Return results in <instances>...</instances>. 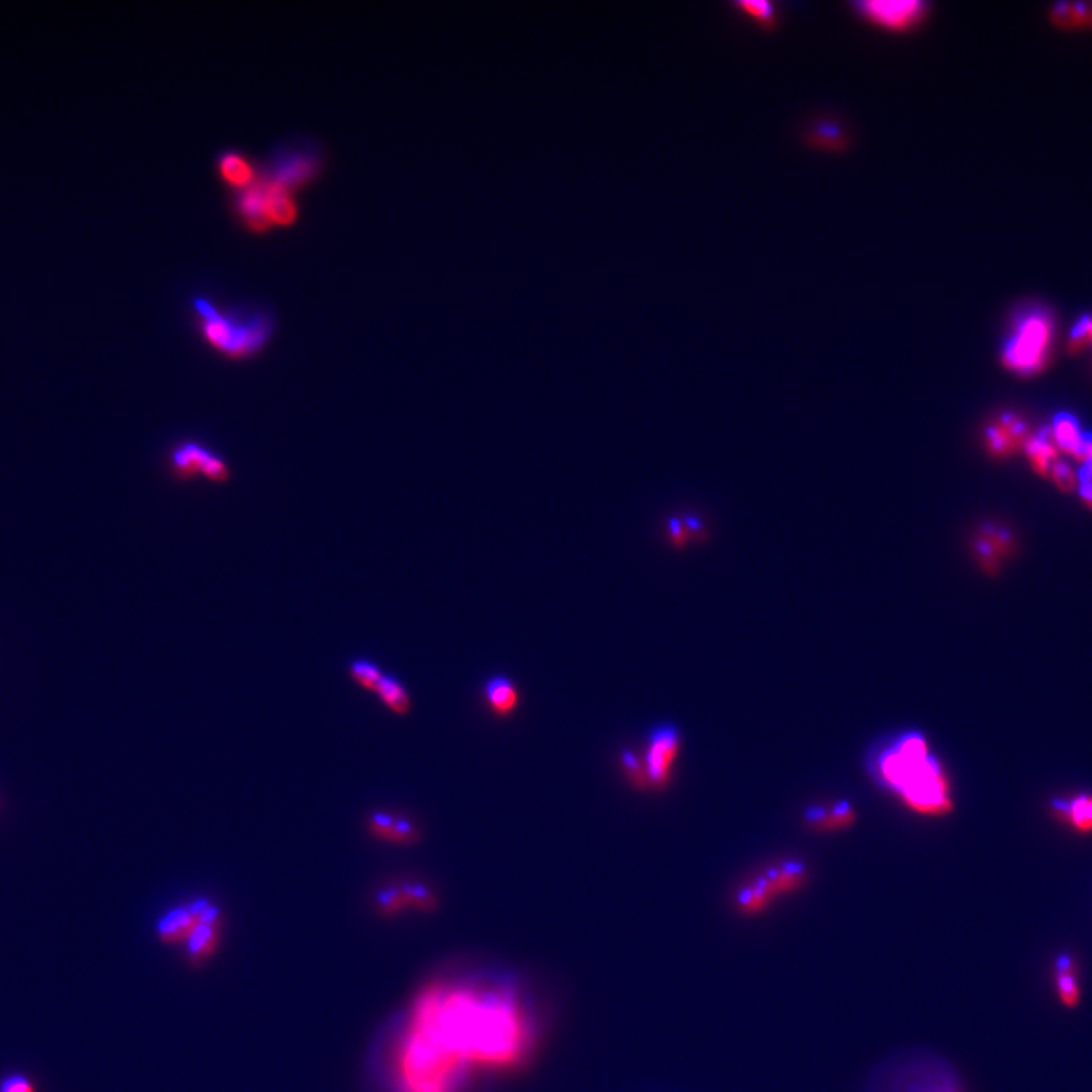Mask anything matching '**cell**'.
<instances>
[{"label": "cell", "instance_id": "obj_20", "mask_svg": "<svg viewBox=\"0 0 1092 1092\" xmlns=\"http://www.w3.org/2000/svg\"><path fill=\"white\" fill-rule=\"evenodd\" d=\"M483 692H485L486 704L498 718L511 717L519 708V689L510 677L502 676V674L491 677L485 683Z\"/></svg>", "mask_w": 1092, "mask_h": 1092}, {"label": "cell", "instance_id": "obj_31", "mask_svg": "<svg viewBox=\"0 0 1092 1092\" xmlns=\"http://www.w3.org/2000/svg\"><path fill=\"white\" fill-rule=\"evenodd\" d=\"M739 6L746 14L753 15L759 20L768 21L774 14L773 5L768 2H743Z\"/></svg>", "mask_w": 1092, "mask_h": 1092}, {"label": "cell", "instance_id": "obj_13", "mask_svg": "<svg viewBox=\"0 0 1092 1092\" xmlns=\"http://www.w3.org/2000/svg\"><path fill=\"white\" fill-rule=\"evenodd\" d=\"M858 8L872 24L894 31L909 30L925 14V3L921 2H865Z\"/></svg>", "mask_w": 1092, "mask_h": 1092}, {"label": "cell", "instance_id": "obj_4", "mask_svg": "<svg viewBox=\"0 0 1092 1092\" xmlns=\"http://www.w3.org/2000/svg\"><path fill=\"white\" fill-rule=\"evenodd\" d=\"M325 165V153L315 141H293L273 149L260 166V180L275 190L298 194L319 180Z\"/></svg>", "mask_w": 1092, "mask_h": 1092}, {"label": "cell", "instance_id": "obj_6", "mask_svg": "<svg viewBox=\"0 0 1092 1092\" xmlns=\"http://www.w3.org/2000/svg\"><path fill=\"white\" fill-rule=\"evenodd\" d=\"M808 878L809 869L805 862L797 859L777 862L739 888L734 903L743 915H756L770 908L775 900L802 890Z\"/></svg>", "mask_w": 1092, "mask_h": 1092}, {"label": "cell", "instance_id": "obj_19", "mask_svg": "<svg viewBox=\"0 0 1092 1092\" xmlns=\"http://www.w3.org/2000/svg\"><path fill=\"white\" fill-rule=\"evenodd\" d=\"M915 1081L900 1079V1092H962L959 1081L947 1066H927L912 1073Z\"/></svg>", "mask_w": 1092, "mask_h": 1092}, {"label": "cell", "instance_id": "obj_28", "mask_svg": "<svg viewBox=\"0 0 1092 1092\" xmlns=\"http://www.w3.org/2000/svg\"><path fill=\"white\" fill-rule=\"evenodd\" d=\"M621 768L629 783L640 792L649 790L648 778H646L645 765L642 755L632 748H624L620 753Z\"/></svg>", "mask_w": 1092, "mask_h": 1092}, {"label": "cell", "instance_id": "obj_7", "mask_svg": "<svg viewBox=\"0 0 1092 1092\" xmlns=\"http://www.w3.org/2000/svg\"><path fill=\"white\" fill-rule=\"evenodd\" d=\"M682 746V730L676 724L664 723L651 728L642 753L649 790L662 792L670 786Z\"/></svg>", "mask_w": 1092, "mask_h": 1092}, {"label": "cell", "instance_id": "obj_12", "mask_svg": "<svg viewBox=\"0 0 1092 1092\" xmlns=\"http://www.w3.org/2000/svg\"><path fill=\"white\" fill-rule=\"evenodd\" d=\"M1013 549L1015 541L1012 533L996 524H985L972 541V551L985 573L996 574L1001 561L1010 557Z\"/></svg>", "mask_w": 1092, "mask_h": 1092}, {"label": "cell", "instance_id": "obj_3", "mask_svg": "<svg viewBox=\"0 0 1092 1092\" xmlns=\"http://www.w3.org/2000/svg\"><path fill=\"white\" fill-rule=\"evenodd\" d=\"M1054 332V318L1047 309L1032 306L1021 310L1001 348V366L1021 378L1041 375L1050 364Z\"/></svg>", "mask_w": 1092, "mask_h": 1092}, {"label": "cell", "instance_id": "obj_9", "mask_svg": "<svg viewBox=\"0 0 1092 1092\" xmlns=\"http://www.w3.org/2000/svg\"><path fill=\"white\" fill-rule=\"evenodd\" d=\"M369 839L384 846L410 849L422 840V830L413 819L392 811H373L363 821Z\"/></svg>", "mask_w": 1092, "mask_h": 1092}, {"label": "cell", "instance_id": "obj_10", "mask_svg": "<svg viewBox=\"0 0 1092 1092\" xmlns=\"http://www.w3.org/2000/svg\"><path fill=\"white\" fill-rule=\"evenodd\" d=\"M212 908L213 903L209 900L197 899L187 905L169 910L156 924L160 940L166 944L187 943L191 935L206 921Z\"/></svg>", "mask_w": 1092, "mask_h": 1092}, {"label": "cell", "instance_id": "obj_1", "mask_svg": "<svg viewBox=\"0 0 1092 1092\" xmlns=\"http://www.w3.org/2000/svg\"><path fill=\"white\" fill-rule=\"evenodd\" d=\"M869 771L912 814L941 818L955 811L946 765L921 731H903L875 749Z\"/></svg>", "mask_w": 1092, "mask_h": 1092}, {"label": "cell", "instance_id": "obj_25", "mask_svg": "<svg viewBox=\"0 0 1092 1092\" xmlns=\"http://www.w3.org/2000/svg\"><path fill=\"white\" fill-rule=\"evenodd\" d=\"M379 701L397 717H407L413 708V701L407 687L394 676L385 674L375 693Z\"/></svg>", "mask_w": 1092, "mask_h": 1092}, {"label": "cell", "instance_id": "obj_33", "mask_svg": "<svg viewBox=\"0 0 1092 1092\" xmlns=\"http://www.w3.org/2000/svg\"><path fill=\"white\" fill-rule=\"evenodd\" d=\"M0 1092H36L33 1085L27 1078H20V1076H12V1078L5 1079L0 1085Z\"/></svg>", "mask_w": 1092, "mask_h": 1092}, {"label": "cell", "instance_id": "obj_8", "mask_svg": "<svg viewBox=\"0 0 1092 1092\" xmlns=\"http://www.w3.org/2000/svg\"><path fill=\"white\" fill-rule=\"evenodd\" d=\"M1032 428L1021 414L1004 411L997 414L984 431V447L996 460H1006L1022 453L1026 442L1031 438Z\"/></svg>", "mask_w": 1092, "mask_h": 1092}, {"label": "cell", "instance_id": "obj_17", "mask_svg": "<svg viewBox=\"0 0 1092 1092\" xmlns=\"http://www.w3.org/2000/svg\"><path fill=\"white\" fill-rule=\"evenodd\" d=\"M222 925H224L222 910L219 909V906L213 905L206 921L199 925V928L191 935L190 940L185 943L190 959H207L218 950L219 943H221Z\"/></svg>", "mask_w": 1092, "mask_h": 1092}, {"label": "cell", "instance_id": "obj_14", "mask_svg": "<svg viewBox=\"0 0 1092 1092\" xmlns=\"http://www.w3.org/2000/svg\"><path fill=\"white\" fill-rule=\"evenodd\" d=\"M216 172L219 180L224 182L231 193L246 190L256 184L260 177V166L247 156L243 150L228 147L221 150L216 158Z\"/></svg>", "mask_w": 1092, "mask_h": 1092}, {"label": "cell", "instance_id": "obj_22", "mask_svg": "<svg viewBox=\"0 0 1092 1092\" xmlns=\"http://www.w3.org/2000/svg\"><path fill=\"white\" fill-rule=\"evenodd\" d=\"M265 187L268 190V215L273 227H290L297 224L301 216L297 194L275 190L266 184Z\"/></svg>", "mask_w": 1092, "mask_h": 1092}, {"label": "cell", "instance_id": "obj_2", "mask_svg": "<svg viewBox=\"0 0 1092 1092\" xmlns=\"http://www.w3.org/2000/svg\"><path fill=\"white\" fill-rule=\"evenodd\" d=\"M190 312L200 340L228 363L253 362L268 350L275 335V315L265 306L222 307L206 294H193Z\"/></svg>", "mask_w": 1092, "mask_h": 1092}, {"label": "cell", "instance_id": "obj_15", "mask_svg": "<svg viewBox=\"0 0 1092 1092\" xmlns=\"http://www.w3.org/2000/svg\"><path fill=\"white\" fill-rule=\"evenodd\" d=\"M806 827L815 833H836L849 830L858 822V811L847 800L825 806H812L805 812Z\"/></svg>", "mask_w": 1092, "mask_h": 1092}, {"label": "cell", "instance_id": "obj_16", "mask_svg": "<svg viewBox=\"0 0 1092 1092\" xmlns=\"http://www.w3.org/2000/svg\"><path fill=\"white\" fill-rule=\"evenodd\" d=\"M1022 453L1028 457L1034 473L1048 479L1051 466H1053L1054 461L1059 460L1060 454L1059 450H1057L1056 442H1054L1050 425L1034 429L1031 438L1026 442L1025 448H1022Z\"/></svg>", "mask_w": 1092, "mask_h": 1092}, {"label": "cell", "instance_id": "obj_26", "mask_svg": "<svg viewBox=\"0 0 1092 1092\" xmlns=\"http://www.w3.org/2000/svg\"><path fill=\"white\" fill-rule=\"evenodd\" d=\"M348 676L360 689L376 693L385 674L373 662L366 661V658H357V661L351 662L350 667H348Z\"/></svg>", "mask_w": 1092, "mask_h": 1092}, {"label": "cell", "instance_id": "obj_18", "mask_svg": "<svg viewBox=\"0 0 1092 1092\" xmlns=\"http://www.w3.org/2000/svg\"><path fill=\"white\" fill-rule=\"evenodd\" d=\"M1054 442L1059 453L1068 454L1076 461L1084 460L1085 433L1082 431L1081 422L1070 411H1060L1053 417L1050 423Z\"/></svg>", "mask_w": 1092, "mask_h": 1092}, {"label": "cell", "instance_id": "obj_5", "mask_svg": "<svg viewBox=\"0 0 1092 1092\" xmlns=\"http://www.w3.org/2000/svg\"><path fill=\"white\" fill-rule=\"evenodd\" d=\"M169 479L177 485L207 482L227 486L234 470L224 454L196 438H182L169 447L165 455Z\"/></svg>", "mask_w": 1092, "mask_h": 1092}, {"label": "cell", "instance_id": "obj_27", "mask_svg": "<svg viewBox=\"0 0 1092 1092\" xmlns=\"http://www.w3.org/2000/svg\"><path fill=\"white\" fill-rule=\"evenodd\" d=\"M375 906L378 912L392 916L410 909L409 900L404 893L403 883H391L375 894Z\"/></svg>", "mask_w": 1092, "mask_h": 1092}, {"label": "cell", "instance_id": "obj_21", "mask_svg": "<svg viewBox=\"0 0 1092 1092\" xmlns=\"http://www.w3.org/2000/svg\"><path fill=\"white\" fill-rule=\"evenodd\" d=\"M1054 982L1060 1003L1070 1009L1078 1006L1082 996L1081 985L1075 959L1068 953L1059 955L1054 960Z\"/></svg>", "mask_w": 1092, "mask_h": 1092}, {"label": "cell", "instance_id": "obj_11", "mask_svg": "<svg viewBox=\"0 0 1092 1092\" xmlns=\"http://www.w3.org/2000/svg\"><path fill=\"white\" fill-rule=\"evenodd\" d=\"M231 212L241 227L254 234H266L273 228L268 215V190L262 181L246 190L231 193Z\"/></svg>", "mask_w": 1092, "mask_h": 1092}, {"label": "cell", "instance_id": "obj_30", "mask_svg": "<svg viewBox=\"0 0 1092 1092\" xmlns=\"http://www.w3.org/2000/svg\"><path fill=\"white\" fill-rule=\"evenodd\" d=\"M1048 479L1053 482L1054 488L1062 494H1073L1078 491L1079 475L1072 464L1066 463L1065 460L1054 461L1053 466L1050 469V475Z\"/></svg>", "mask_w": 1092, "mask_h": 1092}, {"label": "cell", "instance_id": "obj_23", "mask_svg": "<svg viewBox=\"0 0 1092 1092\" xmlns=\"http://www.w3.org/2000/svg\"><path fill=\"white\" fill-rule=\"evenodd\" d=\"M1054 809L1065 815L1079 833H1092V793H1082L1072 800H1056Z\"/></svg>", "mask_w": 1092, "mask_h": 1092}, {"label": "cell", "instance_id": "obj_32", "mask_svg": "<svg viewBox=\"0 0 1092 1092\" xmlns=\"http://www.w3.org/2000/svg\"><path fill=\"white\" fill-rule=\"evenodd\" d=\"M1078 475L1079 480H1092V433H1085L1084 460Z\"/></svg>", "mask_w": 1092, "mask_h": 1092}, {"label": "cell", "instance_id": "obj_34", "mask_svg": "<svg viewBox=\"0 0 1092 1092\" xmlns=\"http://www.w3.org/2000/svg\"><path fill=\"white\" fill-rule=\"evenodd\" d=\"M1078 494L1082 502L1092 511V480H1079Z\"/></svg>", "mask_w": 1092, "mask_h": 1092}, {"label": "cell", "instance_id": "obj_24", "mask_svg": "<svg viewBox=\"0 0 1092 1092\" xmlns=\"http://www.w3.org/2000/svg\"><path fill=\"white\" fill-rule=\"evenodd\" d=\"M1051 24L1063 30L1092 28V3H1056L1050 9Z\"/></svg>", "mask_w": 1092, "mask_h": 1092}, {"label": "cell", "instance_id": "obj_29", "mask_svg": "<svg viewBox=\"0 0 1092 1092\" xmlns=\"http://www.w3.org/2000/svg\"><path fill=\"white\" fill-rule=\"evenodd\" d=\"M1092 345V316L1084 315L1073 325L1066 340V353L1079 356Z\"/></svg>", "mask_w": 1092, "mask_h": 1092}]
</instances>
